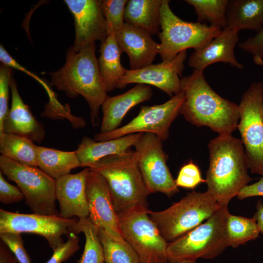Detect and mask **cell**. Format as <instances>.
Returning a JSON list of instances; mask_svg holds the SVG:
<instances>
[{"label":"cell","instance_id":"cell-6","mask_svg":"<svg viewBox=\"0 0 263 263\" xmlns=\"http://www.w3.org/2000/svg\"><path fill=\"white\" fill-rule=\"evenodd\" d=\"M223 207L207 191L193 190L165 210H150L149 215L162 237L170 243L201 224Z\"/></svg>","mask_w":263,"mask_h":263},{"label":"cell","instance_id":"cell-8","mask_svg":"<svg viewBox=\"0 0 263 263\" xmlns=\"http://www.w3.org/2000/svg\"><path fill=\"white\" fill-rule=\"evenodd\" d=\"M0 172L14 182L33 213L59 215L56 207V180L39 168L24 165L0 156Z\"/></svg>","mask_w":263,"mask_h":263},{"label":"cell","instance_id":"cell-41","mask_svg":"<svg viewBox=\"0 0 263 263\" xmlns=\"http://www.w3.org/2000/svg\"><path fill=\"white\" fill-rule=\"evenodd\" d=\"M2 242L0 244V263H19L15 256Z\"/></svg>","mask_w":263,"mask_h":263},{"label":"cell","instance_id":"cell-32","mask_svg":"<svg viewBox=\"0 0 263 263\" xmlns=\"http://www.w3.org/2000/svg\"><path fill=\"white\" fill-rule=\"evenodd\" d=\"M128 1L127 0H101L107 36L115 35L124 27L125 9Z\"/></svg>","mask_w":263,"mask_h":263},{"label":"cell","instance_id":"cell-9","mask_svg":"<svg viewBox=\"0 0 263 263\" xmlns=\"http://www.w3.org/2000/svg\"><path fill=\"white\" fill-rule=\"evenodd\" d=\"M149 211L138 207L117 213L120 232L136 252L139 263H168V243L150 218Z\"/></svg>","mask_w":263,"mask_h":263},{"label":"cell","instance_id":"cell-16","mask_svg":"<svg viewBox=\"0 0 263 263\" xmlns=\"http://www.w3.org/2000/svg\"><path fill=\"white\" fill-rule=\"evenodd\" d=\"M75 19V39L72 46L75 52L88 47L95 41L101 42L107 37L101 0H65Z\"/></svg>","mask_w":263,"mask_h":263},{"label":"cell","instance_id":"cell-24","mask_svg":"<svg viewBox=\"0 0 263 263\" xmlns=\"http://www.w3.org/2000/svg\"><path fill=\"white\" fill-rule=\"evenodd\" d=\"M98 66L107 92L116 88L118 80L124 76L128 69L124 68L120 61L122 53L115 38V35L107 36L101 42Z\"/></svg>","mask_w":263,"mask_h":263},{"label":"cell","instance_id":"cell-30","mask_svg":"<svg viewBox=\"0 0 263 263\" xmlns=\"http://www.w3.org/2000/svg\"><path fill=\"white\" fill-rule=\"evenodd\" d=\"M198 16V21H207L222 30L228 26L226 14L228 0H186Z\"/></svg>","mask_w":263,"mask_h":263},{"label":"cell","instance_id":"cell-5","mask_svg":"<svg viewBox=\"0 0 263 263\" xmlns=\"http://www.w3.org/2000/svg\"><path fill=\"white\" fill-rule=\"evenodd\" d=\"M227 206L222 207L203 223L177 240L168 243V263H180L199 258L213 259L227 247Z\"/></svg>","mask_w":263,"mask_h":263},{"label":"cell","instance_id":"cell-27","mask_svg":"<svg viewBox=\"0 0 263 263\" xmlns=\"http://www.w3.org/2000/svg\"><path fill=\"white\" fill-rule=\"evenodd\" d=\"M31 139L10 133H0L1 155L18 163L38 167V146Z\"/></svg>","mask_w":263,"mask_h":263},{"label":"cell","instance_id":"cell-13","mask_svg":"<svg viewBox=\"0 0 263 263\" xmlns=\"http://www.w3.org/2000/svg\"><path fill=\"white\" fill-rule=\"evenodd\" d=\"M77 220L57 215L24 214L0 209V233H28L41 236L54 251L64 243L63 236L71 233L69 227Z\"/></svg>","mask_w":263,"mask_h":263},{"label":"cell","instance_id":"cell-44","mask_svg":"<svg viewBox=\"0 0 263 263\" xmlns=\"http://www.w3.org/2000/svg\"></svg>","mask_w":263,"mask_h":263},{"label":"cell","instance_id":"cell-21","mask_svg":"<svg viewBox=\"0 0 263 263\" xmlns=\"http://www.w3.org/2000/svg\"><path fill=\"white\" fill-rule=\"evenodd\" d=\"M152 94V90L149 85L137 84L122 94L108 96L101 106L103 116L100 132L107 133L119 128L128 111L149 100Z\"/></svg>","mask_w":263,"mask_h":263},{"label":"cell","instance_id":"cell-37","mask_svg":"<svg viewBox=\"0 0 263 263\" xmlns=\"http://www.w3.org/2000/svg\"><path fill=\"white\" fill-rule=\"evenodd\" d=\"M239 47L252 55L256 65L263 66V28L254 37L240 43Z\"/></svg>","mask_w":263,"mask_h":263},{"label":"cell","instance_id":"cell-26","mask_svg":"<svg viewBox=\"0 0 263 263\" xmlns=\"http://www.w3.org/2000/svg\"><path fill=\"white\" fill-rule=\"evenodd\" d=\"M38 167L55 180L81 167L76 152L38 146Z\"/></svg>","mask_w":263,"mask_h":263},{"label":"cell","instance_id":"cell-11","mask_svg":"<svg viewBox=\"0 0 263 263\" xmlns=\"http://www.w3.org/2000/svg\"><path fill=\"white\" fill-rule=\"evenodd\" d=\"M185 100V94L181 91L164 103L143 106L137 116L129 123L113 131L96 134L93 139L104 141L131 134L150 133L164 141L169 138L170 125L180 114Z\"/></svg>","mask_w":263,"mask_h":263},{"label":"cell","instance_id":"cell-22","mask_svg":"<svg viewBox=\"0 0 263 263\" xmlns=\"http://www.w3.org/2000/svg\"><path fill=\"white\" fill-rule=\"evenodd\" d=\"M143 133L131 134L104 141H96L84 136L75 150L81 167L86 168L107 156L126 153L131 147L136 145Z\"/></svg>","mask_w":263,"mask_h":263},{"label":"cell","instance_id":"cell-34","mask_svg":"<svg viewBox=\"0 0 263 263\" xmlns=\"http://www.w3.org/2000/svg\"><path fill=\"white\" fill-rule=\"evenodd\" d=\"M0 238L19 263H31L30 256L24 247L21 234L13 232L0 233Z\"/></svg>","mask_w":263,"mask_h":263},{"label":"cell","instance_id":"cell-36","mask_svg":"<svg viewBox=\"0 0 263 263\" xmlns=\"http://www.w3.org/2000/svg\"><path fill=\"white\" fill-rule=\"evenodd\" d=\"M79 239L71 233L67 241L53 251V254L46 263H62L71 258L79 248Z\"/></svg>","mask_w":263,"mask_h":263},{"label":"cell","instance_id":"cell-42","mask_svg":"<svg viewBox=\"0 0 263 263\" xmlns=\"http://www.w3.org/2000/svg\"><path fill=\"white\" fill-rule=\"evenodd\" d=\"M253 218L255 220L260 233L263 236V203L258 202L256 205V212Z\"/></svg>","mask_w":263,"mask_h":263},{"label":"cell","instance_id":"cell-40","mask_svg":"<svg viewBox=\"0 0 263 263\" xmlns=\"http://www.w3.org/2000/svg\"><path fill=\"white\" fill-rule=\"evenodd\" d=\"M263 196V176L257 182L250 185H247L243 188L238 194L237 197L242 200L253 196Z\"/></svg>","mask_w":263,"mask_h":263},{"label":"cell","instance_id":"cell-38","mask_svg":"<svg viewBox=\"0 0 263 263\" xmlns=\"http://www.w3.org/2000/svg\"><path fill=\"white\" fill-rule=\"evenodd\" d=\"M24 199V195L19 188L9 183L0 171V202L9 205L19 202Z\"/></svg>","mask_w":263,"mask_h":263},{"label":"cell","instance_id":"cell-39","mask_svg":"<svg viewBox=\"0 0 263 263\" xmlns=\"http://www.w3.org/2000/svg\"><path fill=\"white\" fill-rule=\"evenodd\" d=\"M0 60L3 64L8 66L11 68H13L21 71L36 79L44 87V88L49 94L50 98H52L53 101H54V100L55 101L56 99L55 98L53 93H52V91L50 89L49 87H48V86L46 84V83L43 80L38 77V76L36 75L34 73L30 72L25 68L19 64L18 62H17L9 54V53L1 45L0 46Z\"/></svg>","mask_w":263,"mask_h":263},{"label":"cell","instance_id":"cell-33","mask_svg":"<svg viewBox=\"0 0 263 263\" xmlns=\"http://www.w3.org/2000/svg\"><path fill=\"white\" fill-rule=\"evenodd\" d=\"M175 181L178 187L186 188H194L200 183L206 182L198 166L191 160L181 167Z\"/></svg>","mask_w":263,"mask_h":263},{"label":"cell","instance_id":"cell-25","mask_svg":"<svg viewBox=\"0 0 263 263\" xmlns=\"http://www.w3.org/2000/svg\"><path fill=\"white\" fill-rule=\"evenodd\" d=\"M163 0H130L125 9L126 23L140 28L151 36L160 28V9Z\"/></svg>","mask_w":263,"mask_h":263},{"label":"cell","instance_id":"cell-43","mask_svg":"<svg viewBox=\"0 0 263 263\" xmlns=\"http://www.w3.org/2000/svg\"><path fill=\"white\" fill-rule=\"evenodd\" d=\"M180 263H196L195 261H184Z\"/></svg>","mask_w":263,"mask_h":263},{"label":"cell","instance_id":"cell-3","mask_svg":"<svg viewBox=\"0 0 263 263\" xmlns=\"http://www.w3.org/2000/svg\"><path fill=\"white\" fill-rule=\"evenodd\" d=\"M49 74L51 85L68 96L84 98L90 108L91 123L98 126L99 109L108 95L100 75L95 43L78 52L69 48L64 65Z\"/></svg>","mask_w":263,"mask_h":263},{"label":"cell","instance_id":"cell-29","mask_svg":"<svg viewBox=\"0 0 263 263\" xmlns=\"http://www.w3.org/2000/svg\"><path fill=\"white\" fill-rule=\"evenodd\" d=\"M228 246L236 248L256 239L260 232L255 220L230 213L226 223Z\"/></svg>","mask_w":263,"mask_h":263},{"label":"cell","instance_id":"cell-17","mask_svg":"<svg viewBox=\"0 0 263 263\" xmlns=\"http://www.w3.org/2000/svg\"><path fill=\"white\" fill-rule=\"evenodd\" d=\"M85 168L75 174H67L56 179V198L59 204V215L65 219L89 217L86 181L90 171Z\"/></svg>","mask_w":263,"mask_h":263},{"label":"cell","instance_id":"cell-2","mask_svg":"<svg viewBox=\"0 0 263 263\" xmlns=\"http://www.w3.org/2000/svg\"><path fill=\"white\" fill-rule=\"evenodd\" d=\"M208 148L207 191L221 206H228L252 180L243 143L231 134L219 135L210 141Z\"/></svg>","mask_w":263,"mask_h":263},{"label":"cell","instance_id":"cell-4","mask_svg":"<svg viewBox=\"0 0 263 263\" xmlns=\"http://www.w3.org/2000/svg\"><path fill=\"white\" fill-rule=\"evenodd\" d=\"M86 168L97 172L106 180L116 213L148 208L147 198L151 192L145 183L134 151L104 157Z\"/></svg>","mask_w":263,"mask_h":263},{"label":"cell","instance_id":"cell-23","mask_svg":"<svg viewBox=\"0 0 263 263\" xmlns=\"http://www.w3.org/2000/svg\"><path fill=\"white\" fill-rule=\"evenodd\" d=\"M226 14L227 26L258 32L263 28V0H228Z\"/></svg>","mask_w":263,"mask_h":263},{"label":"cell","instance_id":"cell-14","mask_svg":"<svg viewBox=\"0 0 263 263\" xmlns=\"http://www.w3.org/2000/svg\"><path fill=\"white\" fill-rule=\"evenodd\" d=\"M187 56V50H184L171 60L151 64L138 70L128 69L117 82L116 88L123 89L132 83L152 85L171 97L181 92L180 76L184 70Z\"/></svg>","mask_w":263,"mask_h":263},{"label":"cell","instance_id":"cell-7","mask_svg":"<svg viewBox=\"0 0 263 263\" xmlns=\"http://www.w3.org/2000/svg\"><path fill=\"white\" fill-rule=\"evenodd\" d=\"M163 0L160 9V29L158 34L159 54L162 61L173 59L189 48H202L217 36L222 29L199 22H188L177 17Z\"/></svg>","mask_w":263,"mask_h":263},{"label":"cell","instance_id":"cell-10","mask_svg":"<svg viewBox=\"0 0 263 263\" xmlns=\"http://www.w3.org/2000/svg\"><path fill=\"white\" fill-rule=\"evenodd\" d=\"M241 134L248 169L263 176V83L254 82L238 105Z\"/></svg>","mask_w":263,"mask_h":263},{"label":"cell","instance_id":"cell-31","mask_svg":"<svg viewBox=\"0 0 263 263\" xmlns=\"http://www.w3.org/2000/svg\"><path fill=\"white\" fill-rule=\"evenodd\" d=\"M98 233L105 263H139L136 252L126 241L117 242L101 228Z\"/></svg>","mask_w":263,"mask_h":263},{"label":"cell","instance_id":"cell-28","mask_svg":"<svg viewBox=\"0 0 263 263\" xmlns=\"http://www.w3.org/2000/svg\"><path fill=\"white\" fill-rule=\"evenodd\" d=\"M70 233L78 234L83 233L85 244L83 254L77 263H104V256L100 241L98 228L89 217L78 219L69 227Z\"/></svg>","mask_w":263,"mask_h":263},{"label":"cell","instance_id":"cell-19","mask_svg":"<svg viewBox=\"0 0 263 263\" xmlns=\"http://www.w3.org/2000/svg\"><path fill=\"white\" fill-rule=\"evenodd\" d=\"M115 38L122 52L129 56L130 70H138L151 64L159 54V43L138 27L125 23Z\"/></svg>","mask_w":263,"mask_h":263},{"label":"cell","instance_id":"cell-35","mask_svg":"<svg viewBox=\"0 0 263 263\" xmlns=\"http://www.w3.org/2000/svg\"><path fill=\"white\" fill-rule=\"evenodd\" d=\"M11 68L2 64L0 68V128L10 109L8 108L9 91L12 77Z\"/></svg>","mask_w":263,"mask_h":263},{"label":"cell","instance_id":"cell-12","mask_svg":"<svg viewBox=\"0 0 263 263\" xmlns=\"http://www.w3.org/2000/svg\"><path fill=\"white\" fill-rule=\"evenodd\" d=\"M134 155L142 176L150 191L170 197L179 191L167 165V154L163 141L156 135L144 133L134 146Z\"/></svg>","mask_w":263,"mask_h":263},{"label":"cell","instance_id":"cell-1","mask_svg":"<svg viewBox=\"0 0 263 263\" xmlns=\"http://www.w3.org/2000/svg\"><path fill=\"white\" fill-rule=\"evenodd\" d=\"M185 100L180 114L191 124L207 126L219 135H230L237 128L238 105L217 94L206 81L204 70H193L181 78Z\"/></svg>","mask_w":263,"mask_h":263},{"label":"cell","instance_id":"cell-15","mask_svg":"<svg viewBox=\"0 0 263 263\" xmlns=\"http://www.w3.org/2000/svg\"><path fill=\"white\" fill-rule=\"evenodd\" d=\"M89 217L98 228L102 229L113 240L123 242L110 189L105 178L90 169L86 181Z\"/></svg>","mask_w":263,"mask_h":263},{"label":"cell","instance_id":"cell-18","mask_svg":"<svg viewBox=\"0 0 263 263\" xmlns=\"http://www.w3.org/2000/svg\"><path fill=\"white\" fill-rule=\"evenodd\" d=\"M239 31L227 26L207 45L195 50L188 61V66L194 70L204 69L208 65L219 62L228 63L232 67L243 69L238 62L234 49L239 40Z\"/></svg>","mask_w":263,"mask_h":263},{"label":"cell","instance_id":"cell-20","mask_svg":"<svg viewBox=\"0 0 263 263\" xmlns=\"http://www.w3.org/2000/svg\"><path fill=\"white\" fill-rule=\"evenodd\" d=\"M10 90L11 106L0 128V133H12L40 143L45 135L44 127L35 118L29 107L23 102L12 76L10 81Z\"/></svg>","mask_w":263,"mask_h":263}]
</instances>
